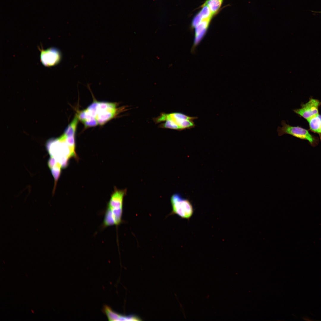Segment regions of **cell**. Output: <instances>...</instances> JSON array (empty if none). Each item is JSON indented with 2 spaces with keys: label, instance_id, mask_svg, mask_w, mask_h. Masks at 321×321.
Wrapping results in <instances>:
<instances>
[{
  "label": "cell",
  "instance_id": "6da1fadb",
  "mask_svg": "<svg viewBox=\"0 0 321 321\" xmlns=\"http://www.w3.org/2000/svg\"><path fill=\"white\" fill-rule=\"evenodd\" d=\"M117 107L115 103L95 101L80 112L81 118L92 127L102 125L116 115Z\"/></svg>",
  "mask_w": 321,
  "mask_h": 321
},
{
  "label": "cell",
  "instance_id": "7a4b0ae2",
  "mask_svg": "<svg viewBox=\"0 0 321 321\" xmlns=\"http://www.w3.org/2000/svg\"><path fill=\"white\" fill-rule=\"evenodd\" d=\"M281 127L278 126L277 131L278 136L288 134L297 138L307 140L313 146L317 145L318 143V138L311 134L307 130L301 127L293 126L283 120L281 122Z\"/></svg>",
  "mask_w": 321,
  "mask_h": 321
},
{
  "label": "cell",
  "instance_id": "3957f363",
  "mask_svg": "<svg viewBox=\"0 0 321 321\" xmlns=\"http://www.w3.org/2000/svg\"><path fill=\"white\" fill-rule=\"evenodd\" d=\"M171 202L172 214L188 220L192 216L194 209L191 203L188 199L182 198L179 194H174L171 197Z\"/></svg>",
  "mask_w": 321,
  "mask_h": 321
},
{
  "label": "cell",
  "instance_id": "277c9868",
  "mask_svg": "<svg viewBox=\"0 0 321 321\" xmlns=\"http://www.w3.org/2000/svg\"><path fill=\"white\" fill-rule=\"evenodd\" d=\"M197 117H191L182 113L174 112L169 114L163 113L155 118L154 121L158 123L170 120L179 128L180 130L190 129L195 127L193 120Z\"/></svg>",
  "mask_w": 321,
  "mask_h": 321
},
{
  "label": "cell",
  "instance_id": "5b68a950",
  "mask_svg": "<svg viewBox=\"0 0 321 321\" xmlns=\"http://www.w3.org/2000/svg\"><path fill=\"white\" fill-rule=\"evenodd\" d=\"M212 17L201 18L197 14L192 23V26L195 29L193 47L196 46L205 35Z\"/></svg>",
  "mask_w": 321,
  "mask_h": 321
},
{
  "label": "cell",
  "instance_id": "8992f818",
  "mask_svg": "<svg viewBox=\"0 0 321 321\" xmlns=\"http://www.w3.org/2000/svg\"><path fill=\"white\" fill-rule=\"evenodd\" d=\"M321 105V102L319 100L311 98L308 102L301 105V108L293 111L308 121L319 114V108Z\"/></svg>",
  "mask_w": 321,
  "mask_h": 321
},
{
  "label": "cell",
  "instance_id": "52a82bcc",
  "mask_svg": "<svg viewBox=\"0 0 321 321\" xmlns=\"http://www.w3.org/2000/svg\"><path fill=\"white\" fill-rule=\"evenodd\" d=\"M40 51L41 62L45 67H51L58 64L60 61L62 55L57 48L51 47L44 49L38 48Z\"/></svg>",
  "mask_w": 321,
  "mask_h": 321
},
{
  "label": "cell",
  "instance_id": "ba28073f",
  "mask_svg": "<svg viewBox=\"0 0 321 321\" xmlns=\"http://www.w3.org/2000/svg\"><path fill=\"white\" fill-rule=\"evenodd\" d=\"M126 192V189L119 190L115 188L106 208L112 210L123 211V199Z\"/></svg>",
  "mask_w": 321,
  "mask_h": 321
},
{
  "label": "cell",
  "instance_id": "9c48e42d",
  "mask_svg": "<svg viewBox=\"0 0 321 321\" xmlns=\"http://www.w3.org/2000/svg\"><path fill=\"white\" fill-rule=\"evenodd\" d=\"M311 131L318 134L321 139V115L319 114L307 121Z\"/></svg>",
  "mask_w": 321,
  "mask_h": 321
},
{
  "label": "cell",
  "instance_id": "30bf717a",
  "mask_svg": "<svg viewBox=\"0 0 321 321\" xmlns=\"http://www.w3.org/2000/svg\"><path fill=\"white\" fill-rule=\"evenodd\" d=\"M224 0H206L204 3L209 8L212 14L214 15L218 12Z\"/></svg>",
  "mask_w": 321,
  "mask_h": 321
},
{
  "label": "cell",
  "instance_id": "8fae6325",
  "mask_svg": "<svg viewBox=\"0 0 321 321\" xmlns=\"http://www.w3.org/2000/svg\"><path fill=\"white\" fill-rule=\"evenodd\" d=\"M102 311L110 321H119L122 315L114 311L110 306L106 305L104 306Z\"/></svg>",
  "mask_w": 321,
  "mask_h": 321
},
{
  "label": "cell",
  "instance_id": "7c38bea8",
  "mask_svg": "<svg viewBox=\"0 0 321 321\" xmlns=\"http://www.w3.org/2000/svg\"><path fill=\"white\" fill-rule=\"evenodd\" d=\"M61 168V165L58 162L54 167L51 169V173L56 182L58 180L60 176Z\"/></svg>",
  "mask_w": 321,
  "mask_h": 321
},
{
  "label": "cell",
  "instance_id": "4fadbf2b",
  "mask_svg": "<svg viewBox=\"0 0 321 321\" xmlns=\"http://www.w3.org/2000/svg\"><path fill=\"white\" fill-rule=\"evenodd\" d=\"M58 163V162L54 157H51L48 160V164L49 167L51 169L54 167Z\"/></svg>",
  "mask_w": 321,
  "mask_h": 321
},
{
  "label": "cell",
  "instance_id": "5bb4252c",
  "mask_svg": "<svg viewBox=\"0 0 321 321\" xmlns=\"http://www.w3.org/2000/svg\"><path fill=\"white\" fill-rule=\"evenodd\" d=\"M311 11L312 12H314L315 13H321V11Z\"/></svg>",
  "mask_w": 321,
  "mask_h": 321
},
{
  "label": "cell",
  "instance_id": "9a60e30c",
  "mask_svg": "<svg viewBox=\"0 0 321 321\" xmlns=\"http://www.w3.org/2000/svg\"><path fill=\"white\" fill-rule=\"evenodd\" d=\"M303 319L306 320H307V321H310V320H310L309 318H303Z\"/></svg>",
  "mask_w": 321,
  "mask_h": 321
}]
</instances>
